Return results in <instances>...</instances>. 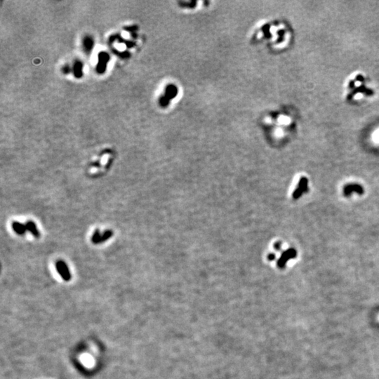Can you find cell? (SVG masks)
Segmentation results:
<instances>
[{
    "label": "cell",
    "instance_id": "1",
    "mask_svg": "<svg viewBox=\"0 0 379 379\" xmlns=\"http://www.w3.org/2000/svg\"><path fill=\"white\" fill-rule=\"evenodd\" d=\"M110 60V56L108 53L105 51L99 53L98 54V62L96 66V72L98 74H103L106 70L107 65Z\"/></svg>",
    "mask_w": 379,
    "mask_h": 379
},
{
    "label": "cell",
    "instance_id": "2",
    "mask_svg": "<svg viewBox=\"0 0 379 379\" xmlns=\"http://www.w3.org/2000/svg\"><path fill=\"white\" fill-rule=\"evenodd\" d=\"M56 268L62 278L65 281H69L71 278V275L66 263L63 261H58L56 263Z\"/></svg>",
    "mask_w": 379,
    "mask_h": 379
},
{
    "label": "cell",
    "instance_id": "3",
    "mask_svg": "<svg viewBox=\"0 0 379 379\" xmlns=\"http://www.w3.org/2000/svg\"><path fill=\"white\" fill-rule=\"evenodd\" d=\"M74 76L77 78H81L83 75V64L80 60H76L72 67Z\"/></svg>",
    "mask_w": 379,
    "mask_h": 379
},
{
    "label": "cell",
    "instance_id": "4",
    "mask_svg": "<svg viewBox=\"0 0 379 379\" xmlns=\"http://www.w3.org/2000/svg\"><path fill=\"white\" fill-rule=\"evenodd\" d=\"M295 256H296V252L293 250H291H291L286 251V252H284L283 253L282 258H280V259L278 262V265L280 268H282L284 265H285V263L287 261L289 260L291 258H293Z\"/></svg>",
    "mask_w": 379,
    "mask_h": 379
},
{
    "label": "cell",
    "instance_id": "5",
    "mask_svg": "<svg viewBox=\"0 0 379 379\" xmlns=\"http://www.w3.org/2000/svg\"><path fill=\"white\" fill-rule=\"evenodd\" d=\"M12 228L16 234L19 235H23L27 231V228L25 224H23L18 221H13L12 223Z\"/></svg>",
    "mask_w": 379,
    "mask_h": 379
},
{
    "label": "cell",
    "instance_id": "6",
    "mask_svg": "<svg viewBox=\"0 0 379 379\" xmlns=\"http://www.w3.org/2000/svg\"><path fill=\"white\" fill-rule=\"evenodd\" d=\"M94 45L93 39L90 36H86L83 39L84 50L87 53H90Z\"/></svg>",
    "mask_w": 379,
    "mask_h": 379
},
{
    "label": "cell",
    "instance_id": "7",
    "mask_svg": "<svg viewBox=\"0 0 379 379\" xmlns=\"http://www.w3.org/2000/svg\"><path fill=\"white\" fill-rule=\"evenodd\" d=\"M25 225H26L27 230H28V231L31 233L35 238H39L40 232L38 229H37L36 225H35L34 222H32L31 220L27 221V222L25 223Z\"/></svg>",
    "mask_w": 379,
    "mask_h": 379
},
{
    "label": "cell",
    "instance_id": "8",
    "mask_svg": "<svg viewBox=\"0 0 379 379\" xmlns=\"http://www.w3.org/2000/svg\"><path fill=\"white\" fill-rule=\"evenodd\" d=\"M306 185H307V180H306L305 178H303V179H301V180L299 183V185H299V186H298V188L296 190L295 193H294V197H298V196H300V195H301V193H302L305 190H306V188H307Z\"/></svg>",
    "mask_w": 379,
    "mask_h": 379
},
{
    "label": "cell",
    "instance_id": "9",
    "mask_svg": "<svg viewBox=\"0 0 379 379\" xmlns=\"http://www.w3.org/2000/svg\"><path fill=\"white\" fill-rule=\"evenodd\" d=\"M353 192L362 193V188L358 185H349L345 188V192L347 195L351 194V192Z\"/></svg>",
    "mask_w": 379,
    "mask_h": 379
},
{
    "label": "cell",
    "instance_id": "10",
    "mask_svg": "<svg viewBox=\"0 0 379 379\" xmlns=\"http://www.w3.org/2000/svg\"><path fill=\"white\" fill-rule=\"evenodd\" d=\"M101 236H102V235L100 234V230L98 229L96 230L95 232H93L92 237H91V242H92V243L95 244H100Z\"/></svg>",
    "mask_w": 379,
    "mask_h": 379
},
{
    "label": "cell",
    "instance_id": "11",
    "mask_svg": "<svg viewBox=\"0 0 379 379\" xmlns=\"http://www.w3.org/2000/svg\"><path fill=\"white\" fill-rule=\"evenodd\" d=\"M112 235H113V232H112L111 230H106V231H105L102 234V236H101L100 243H103V242H104L109 239L110 237L112 236Z\"/></svg>",
    "mask_w": 379,
    "mask_h": 379
},
{
    "label": "cell",
    "instance_id": "12",
    "mask_svg": "<svg viewBox=\"0 0 379 379\" xmlns=\"http://www.w3.org/2000/svg\"><path fill=\"white\" fill-rule=\"evenodd\" d=\"M62 71H63V73L65 74V75L69 74L70 72V71H71V69H70V67L69 65H65V66L63 67Z\"/></svg>",
    "mask_w": 379,
    "mask_h": 379
},
{
    "label": "cell",
    "instance_id": "13",
    "mask_svg": "<svg viewBox=\"0 0 379 379\" xmlns=\"http://www.w3.org/2000/svg\"><path fill=\"white\" fill-rule=\"evenodd\" d=\"M274 257H275V256L273 255V254H270V256H268V258H269V259L271 261V260L274 259Z\"/></svg>",
    "mask_w": 379,
    "mask_h": 379
}]
</instances>
